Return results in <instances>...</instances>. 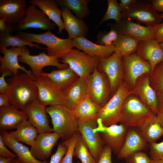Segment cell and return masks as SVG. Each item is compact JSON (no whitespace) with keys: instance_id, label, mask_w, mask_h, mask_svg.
Segmentation results:
<instances>
[{"instance_id":"obj_44","label":"cell","mask_w":163,"mask_h":163,"mask_svg":"<svg viewBox=\"0 0 163 163\" xmlns=\"http://www.w3.org/2000/svg\"><path fill=\"white\" fill-rule=\"evenodd\" d=\"M1 74L0 78V92L7 94L9 88V84L5 80V77L7 76H13L12 73L10 70H4Z\"/></svg>"},{"instance_id":"obj_41","label":"cell","mask_w":163,"mask_h":163,"mask_svg":"<svg viewBox=\"0 0 163 163\" xmlns=\"http://www.w3.org/2000/svg\"><path fill=\"white\" fill-rule=\"evenodd\" d=\"M126 163H150L151 159L144 151L135 152L125 159Z\"/></svg>"},{"instance_id":"obj_32","label":"cell","mask_w":163,"mask_h":163,"mask_svg":"<svg viewBox=\"0 0 163 163\" xmlns=\"http://www.w3.org/2000/svg\"><path fill=\"white\" fill-rule=\"evenodd\" d=\"M101 107L87 96L78 104L73 111L78 120H97V114Z\"/></svg>"},{"instance_id":"obj_3","label":"cell","mask_w":163,"mask_h":163,"mask_svg":"<svg viewBox=\"0 0 163 163\" xmlns=\"http://www.w3.org/2000/svg\"><path fill=\"white\" fill-rule=\"evenodd\" d=\"M46 111L51 118L53 131L58 134L62 140L69 139L78 131V120L73 110L62 104H58L46 107Z\"/></svg>"},{"instance_id":"obj_18","label":"cell","mask_w":163,"mask_h":163,"mask_svg":"<svg viewBox=\"0 0 163 163\" xmlns=\"http://www.w3.org/2000/svg\"><path fill=\"white\" fill-rule=\"evenodd\" d=\"M109 26L119 34L129 36L139 41L155 38L153 27L142 26L129 19L122 18L120 22H116Z\"/></svg>"},{"instance_id":"obj_22","label":"cell","mask_w":163,"mask_h":163,"mask_svg":"<svg viewBox=\"0 0 163 163\" xmlns=\"http://www.w3.org/2000/svg\"><path fill=\"white\" fill-rule=\"evenodd\" d=\"M149 144L145 140L137 127H128L123 145L117 155L118 159H125L137 151H146Z\"/></svg>"},{"instance_id":"obj_31","label":"cell","mask_w":163,"mask_h":163,"mask_svg":"<svg viewBox=\"0 0 163 163\" xmlns=\"http://www.w3.org/2000/svg\"><path fill=\"white\" fill-rule=\"evenodd\" d=\"M28 3L36 5L58 26V34L62 32L65 28L62 18V11L59 8L56 0H31Z\"/></svg>"},{"instance_id":"obj_50","label":"cell","mask_w":163,"mask_h":163,"mask_svg":"<svg viewBox=\"0 0 163 163\" xmlns=\"http://www.w3.org/2000/svg\"><path fill=\"white\" fill-rule=\"evenodd\" d=\"M7 95L5 94L0 93V107H7L11 105Z\"/></svg>"},{"instance_id":"obj_37","label":"cell","mask_w":163,"mask_h":163,"mask_svg":"<svg viewBox=\"0 0 163 163\" xmlns=\"http://www.w3.org/2000/svg\"><path fill=\"white\" fill-rule=\"evenodd\" d=\"M73 156L80 159L82 163H97L90 152L85 140L80 137L75 145Z\"/></svg>"},{"instance_id":"obj_55","label":"cell","mask_w":163,"mask_h":163,"mask_svg":"<svg viewBox=\"0 0 163 163\" xmlns=\"http://www.w3.org/2000/svg\"><path fill=\"white\" fill-rule=\"evenodd\" d=\"M156 115L160 124L163 129V112H158Z\"/></svg>"},{"instance_id":"obj_48","label":"cell","mask_w":163,"mask_h":163,"mask_svg":"<svg viewBox=\"0 0 163 163\" xmlns=\"http://www.w3.org/2000/svg\"><path fill=\"white\" fill-rule=\"evenodd\" d=\"M155 39L159 43L163 42V22L153 26Z\"/></svg>"},{"instance_id":"obj_24","label":"cell","mask_w":163,"mask_h":163,"mask_svg":"<svg viewBox=\"0 0 163 163\" xmlns=\"http://www.w3.org/2000/svg\"><path fill=\"white\" fill-rule=\"evenodd\" d=\"M62 92L64 97L63 104L68 109L74 110L78 104L88 96L86 78L79 77Z\"/></svg>"},{"instance_id":"obj_30","label":"cell","mask_w":163,"mask_h":163,"mask_svg":"<svg viewBox=\"0 0 163 163\" xmlns=\"http://www.w3.org/2000/svg\"><path fill=\"white\" fill-rule=\"evenodd\" d=\"M40 75L48 77L52 83L62 91L72 85L79 77L69 66L65 69L53 70L50 73L42 71Z\"/></svg>"},{"instance_id":"obj_60","label":"cell","mask_w":163,"mask_h":163,"mask_svg":"<svg viewBox=\"0 0 163 163\" xmlns=\"http://www.w3.org/2000/svg\"><path fill=\"white\" fill-rule=\"evenodd\" d=\"M161 18L162 19H163V12H162L160 14Z\"/></svg>"},{"instance_id":"obj_19","label":"cell","mask_w":163,"mask_h":163,"mask_svg":"<svg viewBox=\"0 0 163 163\" xmlns=\"http://www.w3.org/2000/svg\"><path fill=\"white\" fill-rule=\"evenodd\" d=\"M149 74H145L137 80L133 89L142 102L156 115L158 113V101L156 92L151 86Z\"/></svg>"},{"instance_id":"obj_17","label":"cell","mask_w":163,"mask_h":163,"mask_svg":"<svg viewBox=\"0 0 163 163\" xmlns=\"http://www.w3.org/2000/svg\"><path fill=\"white\" fill-rule=\"evenodd\" d=\"M29 50L26 46L21 47H12L9 49L0 45V52L3 56H0V73L8 69L11 71L13 76L17 75L19 73V69L26 73L32 77L35 78L32 74L31 70H27L24 66H20L18 62V57L23 53Z\"/></svg>"},{"instance_id":"obj_38","label":"cell","mask_w":163,"mask_h":163,"mask_svg":"<svg viewBox=\"0 0 163 163\" xmlns=\"http://www.w3.org/2000/svg\"><path fill=\"white\" fill-rule=\"evenodd\" d=\"M151 86L156 93L163 91V61L157 64L150 75Z\"/></svg>"},{"instance_id":"obj_20","label":"cell","mask_w":163,"mask_h":163,"mask_svg":"<svg viewBox=\"0 0 163 163\" xmlns=\"http://www.w3.org/2000/svg\"><path fill=\"white\" fill-rule=\"evenodd\" d=\"M29 122L38 130L39 133H50L53 131L49 125L46 111V107L41 104L37 99L28 104L25 107Z\"/></svg>"},{"instance_id":"obj_33","label":"cell","mask_w":163,"mask_h":163,"mask_svg":"<svg viewBox=\"0 0 163 163\" xmlns=\"http://www.w3.org/2000/svg\"><path fill=\"white\" fill-rule=\"evenodd\" d=\"M16 129L8 133L9 134L18 141L32 146L39 133L38 130L28 120L19 124Z\"/></svg>"},{"instance_id":"obj_9","label":"cell","mask_w":163,"mask_h":163,"mask_svg":"<svg viewBox=\"0 0 163 163\" xmlns=\"http://www.w3.org/2000/svg\"><path fill=\"white\" fill-rule=\"evenodd\" d=\"M122 18L134 19L148 26L159 24L162 19L152 8L150 1L137 0L122 12Z\"/></svg>"},{"instance_id":"obj_6","label":"cell","mask_w":163,"mask_h":163,"mask_svg":"<svg viewBox=\"0 0 163 163\" xmlns=\"http://www.w3.org/2000/svg\"><path fill=\"white\" fill-rule=\"evenodd\" d=\"M97 68L104 73L109 81L111 88V97L124 80L125 75L123 56L114 52L107 57H99Z\"/></svg>"},{"instance_id":"obj_56","label":"cell","mask_w":163,"mask_h":163,"mask_svg":"<svg viewBox=\"0 0 163 163\" xmlns=\"http://www.w3.org/2000/svg\"><path fill=\"white\" fill-rule=\"evenodd\" d=\"M13 159L0 156V163H10Z\"/></svg>"},{"instance_id":"obj_28","label":"cell","mask_w":163,"mask_h":163,"mask_svg":"<svg viewBox=\"0 0 163 163\" xmlns=\"http://www.w3.org/2000/svg\"><path fill=\"white\" fill-rule=\"evenodd\" d=\"M0 136L5 145L16 154L21 163H48L46 160L42 161L34 158L27 147L11 136L6 131L1 130Z\"/></svg>"},{"instance_id":"obj_61","label":"cell","mask_w":163,"mask_h":163,"mask_svg":"<svg viewBox=\"0 0 163 163\" xmlns=\"http://www.w3.org/2000/svg\"><path fill=\"white\" fill-rule=\"evenodd\" d=\"M77 163H82L81 162H77Z\"/></svg>"},{"instance_id":"obj_45","label":"cell","mask_w":163,"mask_h":163,"mask_svg":"<svg viewBox=\"0 0 163 163\" xmlns=\"http://www.w3.org/2000/svg\"><path fill=\"white\" fill-rule=\"evenodd\" d=\"M97 40L96 44L101 45L110 46L113 43L108 36L107 33L99 32L97 36Z\"/></svg>"},{"instance_id":"obj_4","label":"cell","mask_w":163,"mask_h":163,"mask_svg":"<svg viewBox=\"0 0 163 163\" xmlns=\"http://www.w3.org/2000/svg\"><path fill=\"white\" fill-rule=\"evenodd\" d=\"M123 80L108 102L102 107L97 116V120L104 126L117 124L120 121V111L123 102L129 95L134 94Z\"/></svg>"},{"instance_id":"obj_12","label":"cell","mask_w":163,"mask_h":163,"mask_svg":"<svg viewBox=\"0 0 163 163\" xmlns=\"http://www.w3.org/2000/svg\"><path fill=\"white\" fill-rule=\"evenodd\" d=\"M123 57L125 71L124 80L132 90L139 77L145 74H151V66L148 62L143 59L136 52Z\"/></svg>"},{"instance_id":"obj_7","label":"cell","mask_w":163,"mask_h":163,"mask_svg":"<svg viewBox=\"0 0 163 163\" xmlns=\"http://www.w3.org/2000/svg\"><path fill=\"white\" fill-rule=\"evenodd\" d=\"M86 80L88 96L103 107L111 98L110 86L106 75L99 71L96 67Z\"/></svg>"},{"instance_id":"obj_27","label":"cell","mask_w":163,"mask_h":163,"mask_svg":"<svg viewBox=\"0 0 163 163\" xmlns=\"http://www.w3.org/2000/svg\"><path fill=\"white\" fill-rule=\"evenodd\" d=\"M73 40L74 47L91 56L107 57L116 50L114 43L110 46L98 45L90 41L85 36L76 37Z\"/></svg>"},{"instance_id":"obj_5","label":"cell","mask_w":163,"mask_h":163,"mask_svg":"<svg viewBox=\"0 0 163 163\" xmlns=\"http://www.w3.org/2000/svg\"><path fill=\"white\" fill-rule=\"evenodd\" d=\"M153 113L138 96L131 94L125 99L122 104L120 123L128 127L138 128Z\"/></svg>"},{"instance_id":"obj_51","label":"cell","mask_w":163,"mask_h":163,"mask_svg":"<svg viewBox=\"0 0 163 163\" xmlns=\"http://www.w3.org/2000/svg\"><path fill=\"white\" fill-rule=\"evenodd\" d=\"M156 93L158 101V112H163V91Z\"/></svg>"},{"instance_id":"obj_46","label":"cell","mask_w":163,"mask_h":163,"mask_svg":"<svg viewBox=\"0 0 163 163\" xmlns=\"http://www.w3.org/2000/svg\"><path fill=\"white\" fill-rule=\"evenodd\" d=\"M112 152L111 148L109 146L105 145L97 163H112L111 161Z\"/></svg>"},{"instance_id":"obj_29","label":"cell","mask_w":163,"mask_h":163,"mask_svg":"<svg viewBox=\"0 0 163 163\" xmlns=\"http://www.w3.org/2000/svg\"><path fill=\"white\" fill-rule=\"evenodd\" d=\"M141 135L149 144L155 142L163 136V129L156 115L149 116L138 128Z\"/></svg>"},{"instance_id":"obj_59","label":"cell","mask_w":163,"mask_h":163,"mask_svg":"<svg viewBox=\"0 0 163 163\" xmlns=\"http://www.w3.org/2000/svg\"><path fill=\"white\" fill-rule=\"evenodd\" d=\"M159 44L161 48L163 50V42L159 43Z\"/></svg>"},{"instance_id":"obj_43","label":"cell","mask_w":163,"mask_h":163,"mask_svg":"<svg viewBox=\"0 0 163 163\" xmlns=\"http://www.w3.org/2000/svg\"><path fill=\"white\" fill-rule=\"evenodd\" d=\"M67 148L62 144H58L57 151L51 157L50 163H60L67 152Z\"/></svg>"},{"instance_id":"obj_54","label":"cell","mask_w":163,"mask_h":163,"mask_svg":"<svg viewBox=\"0 0 163 163\" xmlns=\"http://www.w3.org/2000/svg\"><path fill=\"white\" fill-rule=\"evenodd\" d=\"M5 18L0 19V30L1 32H7L10 33V31L8 30L5 23Z\"/></svg>"},{"instance_id":"obj_53","label":"cell","mask_w":163,"mask_h":163,"mask_svg":"<svg viewBox=\"0 0 163 163\" xmlns=\"http://www.w3.org/2000/svg\"><path fill=\"white\" fill-rule=\"evenodd\" d=\"M107 34L113 42H115L117 40L119 36V33L111 27L110 31L107 32Z\"/></svg>"},{"instance_id":"obj_11","label":"cell","mask_w":163,"mask_h":163,"mask_svg":"<svg viewBox=\"0 0 163 163\" xmlns=\"http://www.w3.org/2000/svg\"><path fill=\"white\" fill-rule=\"evenodd\" d=\"M97 121V126L94 131L99 133L105 145L110 147L115 155H117L123 145L128 127L121 123L105 126L99 120Z\"/></svg>"},{"instance_id":"obj_1","label":"cell","mask_w":163,"mask_h":163,"mask_svg":"<svg viewBox=\"0 0 163 163\" xmlns=\"http://www.w3.org/2000/svg\"><path fill=\"white\" fill-rule=\"evenodd\" d=\"M35 80L25 72L6 80L9 85L6 94L11 105L24 111L28 104L37 99L38 91Z\"/></svg>"},{"instance_id":"obj_58","label":"cell","mask_w":163,"mask_h":163,"mask_svg":"<svg viewBox=\"0 0 163 163\" xmlns=\"http://www.w3.org/2000/svg\"><path fill=\"white\" fill-rule=\"evenodd\" d=\"M10 163H21L18 158L13 159Z\"/></svg>"},{"instance_id":"obj_2","label":"cell","mask_w":163,"mask_h":163,"mask_svg":"<svg viewBox=\"0 0 163 163\" xmlns=\"http://www.w3.org/2000/svg\"><path fill=\"white\" fill-rule=\"evenodd\" d=\"M17 36L31 43H41L47 47L43 48L47 54L58 59L69 53L74 47L72 39L69 38L62 39L56 36L50 31L43 33L36 34L19 31Z\"/></svg>"},{"instance_id":"obj_13","label":"cell","mask_w":163,"mask_h":163,"mask_svg":"<svg viewBox=\"0 0 163 163\" xmlns=\"http://www.w3.org/2000/svg\"><path fill=\"white\" fill-rule=\"evenodd\" d=\"M37 6L30 4L26 8L24 18L14 27L22 31L29 28H39L43 30L51 31L55 27L56 24Z\"/></svg>"},{"instance_id":"obj_8","label":"cell","mask_w":163,"mask_h":163,"mask_svg":"<svg viewBox=\"0 0 163 163\" xmlns=\"http://www.w3.org/2000/svg\"><path fill=\"white\" fill-rule=\"evenodd\" d=\"M99 57L91 56L77 49H73L62 57L61 62L67 64L81 78L86 79L97 67Z\"/></svg>"},{"instance_id":"obj_21","label":"cell","mask_w":163,"mask_h":163,"mask_svg":"<svg viewBox=\"0 0 163 163\" xmlns=\"http://www.w3.org/2000/svg\"><path fill=\"white\" fill-rule=\"evenodd\" d=\"M59 138L60 136L54 132L39 133L31 146V154L38 160H45L50 155L53 147Z\"/></svg>"},{"instance_id":"obj_35","label":"cell","mask_w":163,"mask_h":163,"mask_svg":"<svg viewBox=\"0 0 163 163\" xmlns=\"http://www.w3.org/2000/svg\"><path fill=\"white\" fill-rule=\"evenodd\" d=\"M88 0H56L58 6L72 11L78 18H86L90 12L88 7Z\"/></svg>"},{"instance_id":"obj_10","label":"cell","mask_w":163,"mask_h":163,"mask_svg":"<svg viewBox=\"0 0 163 163\" xmlns=\"http://www.w3.org/2000/svg\"><path fill=\"white\" fill-rule=\"evenodd\" d=\"M97 120H78V131L85 141L92 156L97 162L106 145L99 133L94 130L97 126Z\"/></svg>"},{"instance_id":"obj_40","label":"cell","mask_w":163,"mask_h":163,"mask_svg":"<svg viewBox=\"0 0 163 163\" xmlns=\"http://www.w3.org/2000/svg\"><path fill=\"white\" fill-rule=\"evenodd\" d=\"M81 136L80 133L78 131L70 138L61 143L67 147V150L65 156L63 157L60 163H73L72 158L74 156L75 147Z\"/></svg>"},{"instance_id":"obj_52","label":"cell","mask_w":163,"mask_h":163,"mask_svg":"<svg viewBox=\"0 0 163 163\" xmlns=\"http://www.w3.org/2000/svg\"><path fill=\"white\" fill-rule=\"evenodd\" d=\"M136 1V0H120V3H119V5L122 11Z\"/></svg>"},{"instance_id":"obj_25","label":"cell","mask_w":163,"mask_h":163,"mask_svg":"<svg viewBox=\"0 0 163 163\" xmlns=\"http://www.w3.org/2000/svg\"><path fill=\"white\" fill-rule=\"evenodd\" d=\"M65 29L68 33L69 38L73 39L87 35L88 28L83 19L74 15L67 8L60 7Z\"/></svg>"},{"instance_id":"obj_26","label":"cell","mask_w":163,"mask_h":163,"mask_svg":"<svg viewBox=\"0 0 163 163\" xmlns=\"http://www.w3.org/2000/svg\"><path fill=\"white\" fill-rule=\"evenodd\" d=\"M25 111L21 110L11 105L0 108V129L8 130L16 128L22 122L28 120Z\"/></svg>"},{"instance_id":"obj_42","label":"cell","mask_w":163,"mask_h":163,"mask_svg":"<svg viewBox=\"0 0 163 163\" xmlns=\"http://www.w3.org/2000/svg\"><path fill=\"white\" fill-rule=\"evenodd\" d=\"M149 149L151 159L163 160V141L159 143L155 142L149 144Z\"/></svg>"},{"instance_id":"obj_23","label":"cell","mask_w":163,"mask_h":163,"mask_svg":"<svg viewBox=\"0 0 163 163\" xmlns=\"http://www.w3.org/2000/svg\"><path fill=\"white\" fill-rule=\"evenodd\" d=\"M136 53L150 63L152 68L151 74L155 66L163 61V50L155 38L139 41Z\"/></svg>"},{"instance_id":"obj_15","label":"cell","mask_w":163,"mask_h":163,"mask_svg":"<svg viewBox=\"0 0 163 163\" xmlns=\"http://www.w3.org/2000/svg\"><path fill=\"white\" fill-rule=\"evenodd\" d=\"M30 53L29 50L19 56L18 61L28 65L30 67L32 74L34 77L40 75L42 69L47 66H56L58 69H65L69 67L67 64L59 63L58 58L48 55L44 51L35 56L30 55Z\"/></svg>"},{"instance_id":"obj_57","label":"cell","mask_w":163,"mask_h":163,"mask_svg":"<svg viewBox=\"0 0 163 163\" xmlns=\"http://www.w3.org/2000/svg\"><path fill=\"white\" fill-rule=\"evenodd\" d=\"M150 163H163V160L159 159H151Z\"/></svg>"},{"instance_id":"obj_16","label":"cell","mask_w":163,"mask_h":163,"mask_svg":"<svg viewBox=\"0 0 163 163\" xmlns=\"http://www.w3.org/2000/svg\"><path fill=\"white\" fill-rule=\"evenodd\" d=\"M26 5L25 0H0V19L5 18L9 30H13L17 24L24 18Z\"/></svg>"},{"instance_id":"obj_39","label":"cell","mask_w":163,"mask_h":163,"mask_svg":"<svg viewBox=\"0 0 163 163\" xmlns=\"http://www.w3.org/2000/svg\"><path fill=\"white\" fill-rule=\"evenodd\" d=\"M108 7L104 16L97 26L109 19H114L116 22H120L122 19V11L117 0H108Z\"/></svg>"},{"instance_id":"obj_14","label":"cell","mask_w":163,"mask_h":163,"mask_svg":"<svg viewBox=\"0 0 163 163\" xmlns=\"http://www.w3.org/2000/svg\"><path fill=\"white\" fill-rule=\"evenodd\" d=\"M38 91L37 100L42 105L63 104L62 91L56 87L48 77L43 75L34 77Z\"/></svg>"},{"instance_id":"obj_49","label":"cell","mask_w":163,"mask_h":163,"mask_svg":"<svg viewBox=\"0 0 163 163\" xmlns=\"http://www.w3.org/2000/svg\"><path fill=\"white\" fill-rule=\"evenodd\" d=\"M153 9L156 12H163V0L150 1Z\"/></svg>"},{"instance_id":"obj_36","label":"cell","mask_w":163,"mask_h":163,"mask_svg":"<svg viewBox=\"0 0 163 163\" xmlns=\"http://www.w3.org/2000/svg\"><path fill=\"white\" fill-rule=\"evenodd\" d=\"M0 45L6 48L10 46L21 47L28 46L30 48L35 47L39 49H43L38 45L27 41L17 35H11L7 32H0Z\"/></svg>"},{"instance_id":"obj_34","label":"cell","mask_w":163,"mask_h":163,"mask_svg":"<svg viewBox=\"0 0 163 163\" xmlns=\"http://www.w3.org/2000/svg\"><path fill=\"white\" fill-rule=\"evenodd\" d=\"M139 41L129 36L119 34L117 40L113 43L116 50L114 52L123 56L136 52Z\"/></svg>"},{"instance_id":"obj_47","label":"cell","mask_w":163,"mask_h":163,"mask_svg":"<svg viewBox=\"0 0 163 163\" xmlns=\"http://www.w3.org/2000/svg\"><path fill=\"white\" fill-rule=\"evenodd\" d=\"M1 137L0 136V156L12 159L17 157V155L11 152L6 147Z\"/></svg>"}]
</instances>
